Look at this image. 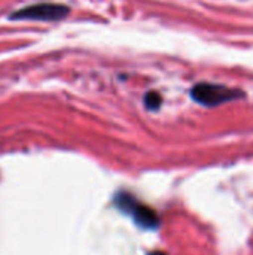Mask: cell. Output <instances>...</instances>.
<instances>
[{
	"mask_svg": "<svg viewBox=\"0 0 253 255\" xmlns=\"http://www.w3.org/2000/svg\"><path fill=\"white\" fill-rule=\"evenodd\" d=\"M191 97L207 108H215L237 99H243L245 93L236 88H230L225 85H218V84H207V82H201L197 84L192 90H191Z\"/></svg>",
	"mask_w": 253,
	"mask_h": 255,
	"instance_id": "cell-1",
	"label": "cell"
},
{
	"mask_svg": "<svg viewBox=\"0 0 253 255\" xmlns=\"http://www.w3.org/2000/svg\"><path fill=\"white\" fill-rule=\"evenodd\" d=\"M70 9L60 3H37L10 13V19H37V21H58L69 15Z\"/></svg>",
	"mask_w": 253,
	"mask_h": 255,
	"instance_id": "cell-2",
	"label": "cell"
},
{
	"mask_svg": "<svg viewBox=\"0 0 253 255\" xmlns=\"http://www.w3.org/2000/svg\"><path fill=\"white\" fill-rule=\"evenodd\" d=\"M130 214L134 217L136 223L140 227H143V229H155L158 226V217H157V214L151 208L143 206V205H139L137 202L131 208Z\"/></svg>",
	"mask_w": 253,
	"mask_h": 255,
	"instance_id": "cell-3",
	"label": "cell"
},
{
	"mask_svg": "<svg viewBox=\"0 0 253 255\" xmlns=\"http://www.w3.org/2000/svg\"><path fill=\"white\" fill-rule=\"evenodd\" d=\"M161 103H163V97H161L160 93H157V91H148L146 93V96H145V106L149 111L160 109Z\"/></svg>",
	"mask_w": 253,
	"mask_h": 255,
	"instance_id": "cell-4",
	"label": "cell"
},
{
	"mask_svg": "<svg viewBox=\"0 0 253 255\" xmlns=\"http://www.w3.org/2000/svg\"><path fill=\"white\" fill-rule=\"evenodd\" d=\"M151 255H166V254H164V253H152Z\"/></svg>",
	"mask_w": 253,
	"mask_h": 255,
	"instance_id": "cell-5",
	"label": "cell"
}]
</instances>
